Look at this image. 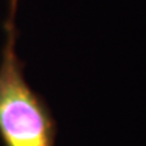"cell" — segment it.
I'll list each match as a JSON object with an SVG mask.
<instances>
[{"label": "cell", "instance_id": "1", "mask_svg": "<svg viewBox=\"0 0 146 146\" xmlns=\"http://www.w3.org/2000/svg\"><path fill=\"white\" fill-rule=\"evenodd\" d=\"M20 0H9L0 56V141L3 146H56L57 123L43 95L25 76L17 54L16 13Z\"/></svg>", "mask_w": 146, "mask_h": 146}]
</instances>
